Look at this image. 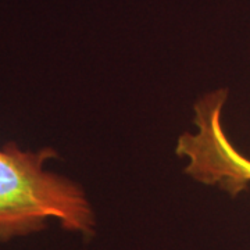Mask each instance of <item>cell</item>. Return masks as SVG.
Returning <instances> with one entry per match:
<instances>
[{
  "label": "cell",
  "mask_w": 250,
  "mask_h": 250,
  "mask_svg": "<svg viewBox=\"0 0 250 250\" xmlns=\"http://www.w3.org/2000/svg\"><path fill=\"white\" fill-rule=\"evenodd\" d=\"M57 156L53 147H0V243L42 232L50 221L83 238L95 233L96 217L82 187L46 168Z\"/></svg>",
  "instance_id": "1"
},
{
  "label": "cell",
  "mask_w": 250,
  "mask_h": 250,
  "mask_svg": "<svg viewBox=\"0 0 250 250\" xmlns=\"http://www.w3.org/2000/svg\"><path fill=\"white\" fill-rule=\"evenodd\" d=\"M228 92L218 89L195 104L196 132H185L177 141V154L187 159L185 172L197 182L218 187L236 196L250 184V159L243 156L223 126V108Z\"/></svg>",
  "instance_id": "2"
}]
</instances>
